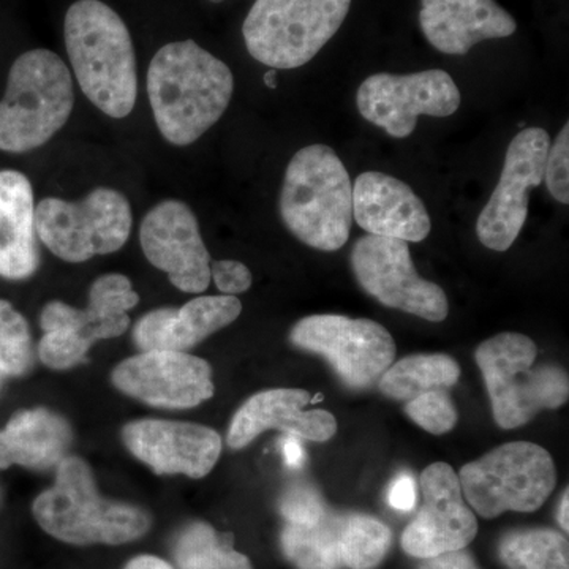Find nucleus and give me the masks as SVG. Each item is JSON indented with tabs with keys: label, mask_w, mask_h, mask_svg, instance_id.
Returning a JSON list of instances; mask_svg holds the SVG:
<instances>
[{
	"label": "nucleus",
	"mask_w": 569,
	"mask_h": 569,
	"mask_svg": "<svg viewBox=\"0 0 569 569\" xmlns=\"http://www.w3.org/2000/svg\"><path fill=\"white\" fill-rule=\"evenodd\" d=\"M234 92L230 67L193 40L164 44L148 70V96L160 133L174 146L200 140Z\"/></svg>",
	"instance_id": "f257e3e1"
},
{
	"label": "nucleus",
	"mask_w": 569,
	"mask_h": 569,
	"mask_svg": "<svg viewBox=\"0 0 569 569\" xmlns=\"http://www.w3.org/2000/svg\"><path fill=\"white\" fill-rule=\"evenodd\" d=\"M63 39L84 96L110 118H127L137 103L138 73L122 18L100 0H78L67 10Z\"/></svg>",
	"instance_id": "f03ea898"
},
{
	"label": "nucleus",
	"mask_w": 569,
	"mask_h": 569,
	"mask_svg": "<svg viewBox=\"0 0 569 569\" xmlns=\"http://www.w3.org/2000/svg\"><path fill=\"white\" fill-rule=\"evenodd\" d=\"M284 227L309 247L336 252L347 244L353 223V186L346 164L329 146L295 153L280 192Z\"/></svg>",
	"instance_id": "7ed1b4c3"
},
{
	"label": "nucleus",
	"mask_w": 569,
	"mask_h": 569,
	"mask_svg": "<svg viewBox=\"0 0 569 569\" xmlns=\"http://www.w3.org/2000/svg\"><path fill=\"white\" fill-rule=\"evenodd\" d=\"M56 482L33 501L41 529L70 545H123L144 537L151 518L144 509L100 497L88 463L67 456Z\"/></svg>",
	"instance_id": "20e7f679"
},
{
	"label": "nucleus",
	"mask_w": 569,
	"mask_h": 569,
	"mask_svg": "<svg viewBox=\"0 0 569 569\" xmlns=\"http://www.w3.org/2000/svg\"><path fill=\"white\" fill-rule=\"evenodd\" d=\"M73 80L61 56L31 50L11 66L0 100V151L22 153L41 148L69 121Z\"/></svg>",
	"instance_id": "39448f33"
},
{
	"label": "nucleus",
	"mask_w": 569,
	"mask_h": 569,
	"mask_svg": "<svg viewBox=\"0 0 569 569\" xmlns=\"http://www.w3.org/2000/svg\"><path fill=\"white\" fill-rule=\"evenodd\" d=\"M537 358L533 340L518 332L493 336L475 351L493 418L501 429H516L531 421L539 411L567 403L568 373L559 366L535 367Z\"/></svg>",
	"instance_id": "423d86ee"
},
{
	"label": "nucleus",
	"mask_w": 569,
	"mask_h": 569,
	"mask_svg": "<svg viewBox=\"0 0 569 569\" xmlns=\"http://www.w3.org/2000/svg\"><path fill=\"white\" fill-rule=\"evenodd\" d=\"M351 0H257L242 36L254 61L271 69L306 66L339 32Z\"/></svg>",
	"instance_id": "0eeeda50"
},
{
	"label": "nucleus",
	"mask_w": 569,
	"mask_h": 569,
	"mask_svg": "<svg viewBox=\"0 0 569 569\" xmlns=\"http://www.w3.org/2000/svg\"><path fill=\"white\" fill-rule=\"evenodd\" d=\"M458 477L468 507L485 519L537 511L557 485L552 456L530 441L501 445L460 468Z\"/></svg>",
	"instance_id": "6e6552de"
},
{
	"label": "nucleus",
	"mask_w": 569,
	"mask_h": 569,
	"mask_svg": "<svg viewBox=\"0 0 569 569\" xmlns=\"http://www.w3.org/2000/svg\"><path fill=\"white\" fill-rule=\"evenodd\" d=\"M126 194L99 187L80 201L43 198L36 206V231L44 247L69 263L121 250L132 231Z\"/></svg>",
	"instance_id": "1a4fd4ad"
},
{
	"label": "nucleus",
	"mask_w": 569,
	"mask_h": 569,
	"mask_svg": "<svg viewBox=\"0 0 569 569\" xmlns=\"http://www.w3.org/2000/svg\"><path fill=\"white\" fill-rule=\"evenodd\" d=\"M295 347L320 355L348 388L372 387L395 362L396 342L385 326L367 318L310 316L293 326Z\"/></svg>",
	"instance_id": "9d476101"
},
{
	"label": "nucleus",
	"mask_w": 569,
	"mask_h": 569,
	"mask_svg": "<svg viewBox=\"0 0 569 569\" xmlns=\"http://www.w3.org/2000/svg\"><path fill=\"white\" fill-rule=\"evenodd\" d=\"M351 269L362 290L391 309L432 323L448 317V298L415 269L408 242L367 234L351 250Z\"/></svg>",
	"instance_id": "9b49d317"
},
{
	"label": "nucleus",
	"mask_w": 569,
	"mask_h": 569,
	"mask_svg": "<svg viewBox=\"0 0 569 569\" xmlns=\"http://www.w3.org/2000/svg\"><path fill=\"white\" fill-rule=\"evenodd\" d=\"M460 91L445 70L410 74L377 73L356 93L362 118L392 138H407L417 129L419 116L448 118L460 107Z\"/></svg>",
	"instance_id": "f8f14e48"
},
{
	"label": "nucleus",
	"mask_w": 569,
	"mask_h": 569,
	"mask_svg": "<svg viewBox=\"0 0 569 569\" xmlns=\"http://www.w3.org/2000/svg\"><path fill=\"white\" fill-rule=\"evenodd\" d=\"M549 148V133L541 127H527L509 142L500 181L478 217L482 246L507 252L515 244L529 212V192L545 181Z\"/></svg>",
	"instance_id": "ddd939ff"
},
{
	"label": "nucleus",
	"mask_w": 569,
	"mask_h": 569,
	"mask_svg": "<svg viewBox=\"0 0 569 569\" xmlns=\"http://www.w3.org/2000/svg\"><path fill=\"white\" fill-rule=\"evenodd\" d=\"M422 507L403 530L400 545L415 559L467 549L478 535V519L463 498L458 473L432 463L421 475Z\"/></svg>",
	"instance_id": "4468645a"
},
{
	"label": "nucleus",
	"mask_w": 569,
	"mask_h": 569,
	"mask_svg": "<svg viewBox=\"0 0 569 569\" xmlns=\"http://www.w3.org/2000/svg\"><path fill=\"white\" fill-rule=\"evenodd\" d=\"M142 252L178 290L203 293L211 283V254L189 204L164 200L146 213L140 227Z\"/></svg>",
	"instance_id": "2eb2a0df"
},
{
	"label": "nucleus",
	"mask_w": 569,
	"mask_h": 569,
	"mask_svg": "<svg viewBox=\"0 0 569 569\" xmlns=\"http://www.w3.org/2000/svg\"><path fill=\"white\" fill-rule=\"evenodd\" d=\"M123 395L157 408H193L213 396L209 362L186 351H141L112 370Z\"/></svg>",
	"instance_id": "dca6fc26"
},
{
	"label": "nucleus",
	"mask_w": 569,
	"mask_h": 569,
	"mask_svg": "<svg viewBox=\"0 0 569 569\" xmlns=\"http://www.w3.org/2000/svg\"><path fill=\"white\" fill-rule=\"evenodd\" d=\"M127 449L157 475L200 479L222 455V438L211 427L192 422L140 419L122 430Z\"/></svg>",
	"instance_id": "f3484780"
},
{
	"label": "nucleus",
	"mask_w": 569,
	"mask_h": 569,
	"mask_svg": "<svg viewBox=\"0 0 569 569\" xmlns=\"http://www.w3.org/2000/svg\"><path fill=\"white\" fill-rule=\"evenodd\" d=\"M312 400V395L305 389L258 392L236 411L228 430V445L233 449L246 448L269 429L282 430L318 443L331 440L337 432L335 415L326 410L305 411Z\"/></svg>",
	"instance_id": "a211bd4d"
},
{
	"label": "nucleus",
	"mask_w": 569,
	"mask_h": 569,
	"mask_svg": "<svg viewBox=\"0 0 569 569\" xmlns=\"http://www.w3.org/2000/svg\"><path fill=\"white\" fill-rule=\"evenodd\" d=\"M353 219L369 234L406 242L425 241L432 228L425 203L411 187L377 171L356 179Z\"/></svg>",
	"instance_id": "6ab92c4d"
},
{
	"label": "nucleus",
	"mask_w": 569,
	"mask_h": 569,
	"mask_svg": "<svg viewBox=\"0 0 569 569\" xmlns=\"http://www.w3.org/2000/svg\"><path fill=\"white\" fill-rule=\"evenodd\" d=\"M419 26L443 54L463 56L485 40L507 39L518 22L496 0H421Z\"/></svg>",
	"instance_id": "aec40b11"
},
{
	"label": "nucleus",
	"mask_w": 569,
	"mask_h": 569,
	"mask_svg": "<svg viewBox=\"0 0 569 569\" xmlns=\"http://www.w3.org/2000/svg\"><path fill=\"white\" fill-rule=\"evenodd\" d=\"M242 312L236 296H200L179 309L163 307L142 316L133 328L141 351H187L233 323Z\"/></svg>",
	"instance_id": "412c9836"
},
{
	"label": "nucleus",
	"mask_w": 569,
	"mask_h": 569,
	"mask_svg": "<svg viewBox=\"0 0 569 569\" xmlns=\"http://www.w3.org/2000/svg\"><path fill=\"white\" fill-rule=\"evenodd\" d=\"M31 182L20 171H0V277L26 280L40 266Z\"/></svg>",
	"instance_id": "4be33fe9"
},
{
	"label": "nucleus",
	"mask_w": 569,
	"mask_h": 569,
	"mask_svg": "<svg viewBox=\"0 0 569 569\" xmlns=\"http://www.w3.org/2000/svg\"><path fill=\"white\" fill-rule=\"evenodd\" d=\"M71 438L69 422L47 408L17 411L0 430V470L58 467L67 458Z\"/></svg>",
	"instance_id": "5701e85b"
},
{
	"label": "nucleus",
	"mask_w": 569,
	"mask_h": 569,
	"mask_svg": "<svg viewBox=\"0 0 569 569\" xmlns=\"http://www.w3.org/2000/svg\"><path fill=\"white\" fill-rule=\"evenodd\" d=\"M343 515L329 509L313 523H284L280 542L296 569H342L340 535Z\"/></svg>",
	"instance_id": "b1692460"
},
{
	"label": "nucleus",
	"mask_w": 569,
	"mask_h": 569,
	"mask_svg": "<svg viewBox=\"0 0 569 569\" xmlns=\"http://www.w3.org/2000/svg\"><path fill=\"white\" fill-rule=\"evenodd\" d=\"M460 378V367L448 355H413L388 367L378 387L395 400H411L425 392L455 387Z\"/></svg>",
	"instance_id": "393cba45"
},
{
	"label": "nucleus",
	"mask_w": 569,
	"mask_h": 569,
	"mask_svg": "<svg viewBox=\"0 0 569 569\" xmlns=\"http://www.w3.org/2000/svg\"><path fill=\"white\" fill-rule=\"evenodd\" d=\"M498 557L508 569H569L568 538L546 527L511 530L498 542Z\"/></svg>",
	"instance_id": "a878e982"
},
{
	"label": "nucleus",
	"mask_w": 569,
	"mask_h": 569,
	"mask_svg": "<svg viewBox=\"0 0 569 569\" xmlns=\"http://www.w3.org/2000/svg\"><path fill=\"white\" fill-rule=\"evenodd\" d=\"M179 569H252L244 553L236 552L209 523L193 522L174 542Z\"/></svg>",
	"instance_id": "bb28decb"
},
{
	"label": "nucleus",
	"mask_w": 569,
	"mask_h": 569,
	"mask_svg": "<svg viewBox=\"0 0 569 569\" xmlns=\"http://www.w3.org/2000/svg\"><path fill=\"white\" fill-rule=\"evenodd\" d=\"M392 533L387 523L362 512L343 515L340 552L343 567L376 569L391 548Z\"/></svg>",
	"instance_id": "cd10ccee"
},
{
	"label": "nucleus",
	"mask_w": 569,
	"mask_h": 569,
	"mask_svg": "<svg viewBox=\"0 0 569 569\" xmlns=\"http://www.w3.org/2000/svg\"><path fill=\"white\" fill-rule=\"evenodd\" d=\"M33 365L32 336L26 318L0 299V370L3 376L21 377Z\"/></svg>",
	"instance_id": "c85d7f7f"
},
{
	"label": "nucleus",
	"mask_w": 569,
	"mask_h": 569,
	"mask_svg": "<svg viewBox=\"0 0 569 569\" xmlns=\"http://www.w3.org/2000/svg\"><path fill=\"white\" fill-rule=\"evenodd\" d=\"M140 296L133 290L129 277L107 274L99 277L89 290V309L104 318L129 317L138 306Z\"/></svg>",
	"instance_id": "c756f323"
},
{
	"label": "nucleus",
	"mask_w": 569,
	"mask_h": 569,
	"mask_svg": "<svg viewBox=\"0 0 569 569\" xmlns=\"http://www.w3.org/2000/svg\"><path fill=\"white\" fill-rule=\"evenodd\" d=\"M406 413L411 421L433 436H443L458 425L459 413L447 389L425 392L408 400Z\"/></svg>",
	"instance_id": "7c9ffc66"
},
{
	"label": "nucleus",
	"mask_w": 569,
	"mask_h": 569,
	"mask_svg": "<svg viewBox=\"0 0 569 569\" xmlns=\"http://www.w3.org/2000/svg\"><path fill=\"white\" fill-rule=\"evenodd\" d=\"M43 332L39 343V356L44 366L66 370L81 365L88 358L91 343L86 342L70 326H58Z\"/></svg>",
	"instance_id": "2f4dec72"
},
{
	"label": "nucleus",
	"mask_w": 569,
	"mask_h": 569,
	"mask_svg": "<svg viewBox=\"0 0 569 569\" xmlns=\"http://www.w3.org/2000/svg\"><path fill=\"white\" fill-rule=\"evenodd\" d=\"M279 511L287 523H313L329 511L325 498L309 482H293L283 490Z\"/></svg>",
	"instance_id": "473e14b6"
},
{
	"label": "nucleus",
	"mask_w": 569,
	"mask_h": 569,
	"mask_svg": "<svg viewBox=\"0 0 569 569\" xmlns=\"http://www.w3.org/2000/svg\"><path fill=\"white\" fill-rule=\"evenodd\" d=\"M545 179L548 190L561 204H569V126L565 123L559 137L549 148Z\"/></svg>",
	"instance_id": "72a5a7b5"
},
{
	"label": "nucleus",
	"mask_w": 569,
	"mask_h": 569,
	"mask_svg": "<svg viewBox=\"0 0 569 569\" xmlns=\"http://www.w3.org/2000/svg\"><path fill=\"white\" fill-rule=\"evenodd\" d=\"M211 280L219 288L220 293L234 296L244 293L252 287V272L239 261H213L211 263Z\"/></svg>",
	"instance_id": "f704fd0d"
},
{
	"label": "nucleus",
	"mask_w": 569,
	"mask_h": 569,
	"mask_svg": "<svg viewBox=\"0 0 569 569\" xmlns=\"http://www.w3.org/2000/svg\"><path fill=\"white\" fill-rule=\"evenodd\" d=\"M388 501L392 508L399 511H411L417 503V488H415V479L411 475H399L392 482L388 492Z\"/></svg>",
	"instance_id": "c9c22d12"
},
{
	"label": "nucleus",
	"mask_w": 569,
	"mask_h": 569,
	"mask_svg": "<svg viewBox=\"0 0 569 569\" xmlns=\"http://www.w3.org/2000/svg\"><path fill=\"white\" fill-rule=\"evenodd\" d=\"M419 569H481L467 549L452 550L422 561Z\"/></svg>",
	"instance_id": "e433bc0d"
},
{
	"label": "nucleus",
	"mask_w": 569,
	"mask_h": 569,
	"mask_svg": "<svg viewBox=\"0 0 569 569\" xmlns=\"http://www.w3.org/2000/svg\"><path fill=\"white\" fill-rule=\"evenodd\" d=\"M280 448H282V455L284 463L290 468H299L305 462V449H302L299 437L287 433L283 440L280 441Z\"/></svg>",
	"instance_id": "4c0bfd02"
},
{
	"label": "nucleus",
	"mask_w": 569,
	"mask_h": 569,
	"mask_svg": "<svg viewBox=\"0 0 569 569\" xmlns=\"http://www.w3.org/2000/svg\"><path fill=\"white\" fill-rule=\"evenodd\" d=\"M126 569H173L167 561L153 556H140L130 560Z\"/></svg>",
	"instance_id": "58836bf2"
},
{
	"label": "nucleus",
	"mask_w": 569,
	"mask_h": 569,
	"mask_svg": "<svg viewBox=\"0 0 569 569\" xmlns=\"http://www.w3.org/2000/svg\"><path fill=\"white\" fill-rule=\"evenodd\" d=\"M568 489H565L563 497H561L560 507H559V523L561 529H563L565 533H568L569 530V520H568Z\"/></svg>",
	"instance_id": "ea45409f"
},
{
	"label": "nucleus",
	"mask_w": 569,
	"mask_h": 569,
	"mask_svg": "<svg viewBox=\"0 0 569 569\" xmlns=\"http://www.w3.org/2000/svg\"><path fill=\"white\" fill-rule=\"evenodd\" d=\"M264 84L268 86L269 89L277 88V73L276 70H269L268 73L264 74Z\"/></svg>",
	"instance_id": "a19ab883"
},
{
	"label": "nucleus",
	"mask_w": 569,
	"mask_h": 569,
	"mask_svg": "<svg viewBox=\"0 0 569 569\" xmlns=\"http://www.w3.org/2000/svg\"><path fill=\"white\" fill-rule=\"evenodd\" d=\"M209 2H212V3H222V2H224V0H209Z\"/></svg>",
	"instance_id": "79ce46f5"
},
{
	"label": "nucleus",
	"mask_w": 569,
	"mask_h": 569,
	"mask_svg": "<svg viewBox=\"0 0 569 569\" xmlns=\"http://www.w3.org/2000/svg\"><path fill=\"white\" fill-rule=\"evenodd\" d=\"M0 376H3L2 370H0Z\"/></svg>",
	"instance_id": "37998d69"
}]
</instances>
